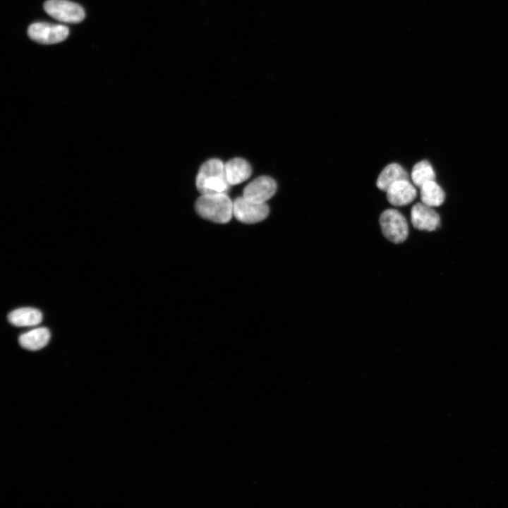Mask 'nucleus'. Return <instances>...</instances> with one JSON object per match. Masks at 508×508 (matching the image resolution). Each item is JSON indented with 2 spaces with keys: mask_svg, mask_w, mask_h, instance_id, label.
<instances>
[{
  "mask_svg": "<svg viewBox=\"0 0 508 508\" xmlns=\"http://www.w3.org/2000/svg\"><path fill=\"white\" fill-rule=\"evenodd\" d=\"M195 208L203 219L218 223L229 222L233 214V202L226 193L201 194Z\"/></svg>",
  "mask_w": 508,
  "mask_h": 508,
  "instance_id": "nucleus-1",
  "label": "nucleus"
},
{
  "mask_svg": "<svg viewBox=\"0 0 508 508\" xmlns=\"http://www.w3.org/2000/svg\"><path fill=\"white\" fill-rule=\"evenodd\" d=\"M68 33V28L66 25L47 23H34L28 29L31 40L44 44L61 42L66 39Z\"/></svg>",
  "mask_w": 508,
  "mask_h": 508,
  "instance_id": "nucleus-6",
  "label": "nucleus"
},
{
  "mask_svg": "<svg viewBox=\"0 0 508 508\" xmlns=\"http://www.w3.org/2000/svg\"><path fill=\"white\" fill-rule=\"evenodd\" d=\"M275 181L267 176L256 178L250 182L243 190V196L250 200L266 203L276 193Z\"/></svg>",
  "mask_w": 508,
  "mask_h": 508,
  "instance_id": "nucleus-7",
  "label": "nucleus"
},
{
  "mask_svg": "<svg viewBox=\"0 0 508 508\" xmlns=\"http://www.w3.org/2000/svg\"><path fill=\"white\" fill-rule=\"evenodd\" d=\"M50 332L46 327H39L21 334L18 341L28 350L37 351L44 348L49 341Z\"/></svg>",
  "mask_w": 508,
  "mask_h": 508,
  "instance_id": "nucleus-11",
  "label": "nucleus"
},
{
  "mask_svg": "<svg viewBox=\"0 0 508 508\" xmlns=\"http://www.w3.org/2000/svg\"><path fill=\"white\" fill-rule=\"evenodd\" d=\"M266 203L256 202L243 196L233 202V214L235 218L245 224H255L264 220L269 214Z\"/></svg>",
  "mask_w": 508,
  "mask_h": 508,
  "instance_id": "nucleus-5",
  "label": "nucleus"
},
{
  "mask_svg": "<svg viewBox=\"0 0 508 508\" xmlns=\"http://www.w3.org/2000/svg\"><path fill=\"white\" fill-rule=\"evenodd\" d=\"M8 320L17 327L35 326L41 322L42 314L33 308H20L11 311L8 315Z\"/></svg>",
  "mask_w": 508,
  "mask_h": 508,
  "instance_id": "nucleus-13",
  "label": "nucleus"
},
{
  "mask_svg": "<svg viewBox=\"0 0 508 508\" xmlns=\"http://www.w3.org/2000/svg\"><path fill=\"white\" fill-rule=\"evenodd\" d=\"M402 179H409L406 171L400 164L391 163L379 174L376 186L380 190L385 192L392 183Z\"/></svg>",
  "mask_w": 508,
  "mask_h": 508,
  "instance_id": "nucleus-12",
  "label": "nucleus"
},
{
  "mask_svg": "<svg viewBox=\"0 0 508 508\" xmlns=\"http://www.w3.org/2000/svg\"><path fill=\"white\" fill-rule=\"evenodd\" d=\"M385 192L388 202L394 206L408 205L417 196L415 186L409 179H402L392 183Z\"/></svg>",
  "mask_w": 508,
  "mask_h": 508,
  "instance_id": "nucleus-9",
  "label": "nucleus"
},
{
  "mask_svg": "<svg viewBox=\"0 0 508 508\" xmlns=\"http://www.w3.org/2000/svg\"><path fill=\"white\" fill-rule=\"evenodd\" d=\"M226 180L230 186L246 181L251 175L249 163L242 158H234L224 164Z\"/></svg>",
  "mask_w": 508,
  "mask_h": 508,
  "instance_id": "nucleus-10",
  "label": "nucleus"
},
{
  "mask_svg": "<svg viewBox=\"0 0 508 508\" xmlns=\"http://www.w3.org/2000/svg\"><path fill=\"white\" fill-rule=\"evenodd\" d=\"M420 196L421 202L433 207L441 205L445 199V191L435 180L420 188Z\"/></svg>",
  "mask_w": 508,
  "mask_h": 508,
  "instance_id": "nucleus-14",
  "label": "nucleus"
},
{
  "mask_svg": "<svg viewBox=\"0 0 508 508\" xmlns=\"http://www.w3.org/2000/svg\"><path fill=\"white\" fill-rule=\"evenodd\" d=\"M380 224L385 237L395 243L404 242L409 234V226L404 215L395 209H387L380 216Z\"/></svg>",
  "mask_w": 508,
  "mask_h": 508,
  "instance_id": "nucleus-3",
  "label": "nucleus"
},
{
  "mask_svg": "<svg viewBox=\"0 0 508 508\" xmlns=\"http://www.w3.org/2000/svg\"><path fill=\"white\" fill-rule=\"evenodd\" d=\"M411 177L413 185L420 188L425 183L435 180V173L428 160H422L413 166Z\"/></svg>",
  "mask_w": 508,
  "mask_h": 508,
  "instance_id": "nucleus-15",
  "label": "nucleus"
},
{
  "mask_svg": "<svg viewBox=\"0 0 508 508\" xmlns=\"http://www.w3.org/2000/svg\"><path fill=\"white\" fill-rule=\"evenodd\" d=\"M196 188L200 194L226 193L229 184L224 164L219 159H211L201 165L195 180Z\"/></svg>",
  "mask_w": 508,
  "mask_h": 508,
  "instance_id": "nucleus-2",
  "label": "nucleus"
},
{
  "mask_svg": "<svg viewBox=\"0 0 508 508\" xmlns=\"http://www.w3.org/2000/svg\"><path fill=\"white\" fill-rule=\"evenodd\" d=\"M44 9L54 19L68 23H80L85 15L80 5L68 0H47Z\"/></svg>",
  "mask_w": 508,
  "mask_h": 508,
  "instance_id": "nucleus-4",
  "label": "nucleus"
},
{
  "mask_svg": "<svg viewBox=\"0 0 508 508\" xmlns=\"http://www.w3.org/2000/svg\"><path fill=\"white\" fill-rule=\"evenodd\" d=\"M411 220L413 227L418 230L433 231L440 226L439 214L423 202L415 204L411 210Z\"/></svg>",
  "mask_w": 508,
  "mask_h": 508,
  "instance_id": "nucleus-8",
  "label": "nucleus"
}]
</instances>
